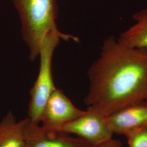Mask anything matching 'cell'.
Returning a JSON list of instances; mask_svg holds the SVG:
<instances>
[{"mask_svg": "<svg viewBox=\"0 0 147 147\" xmlns=\"http://www.w3.org/2000/svg\"><path fill=\"white\" fill-rule=\"evenodd\" d=\"M101 50L88 71L87 110L108 116L147 101V48L128 46L112 36L104 39Z\"/></svg>", "mask_w": 147, "mask_h": 147, "instance_id": "6da1fadb", "label": "cell"}, {"mask_svg": "<svg viewBox=\"0 0 147 147\" xmlns=\"http://www.w3.org/2000/svg\"><path fill=\"white\" fill-rule=\"evenodd\" d=\"M20 18L22 37L28 49L29 59L39 56L41 43L50 31L58 30L57 0H11Z\"/></svg>", "mask_w": 147, "mask_h": 147, "instance_id": "7a4b0ae2", "label": "cell"}, {"mask_svg": "<svg viewBox=\"0 0 147 147\" xmlns=\"http://www.w3.org/2000/svg\"><path fill=\"white\" fill-rule=\"evenodd\" d=\"M73 40L78 42L79 38L67 34L58 30L48 32L44 36L40 47V65L38 75L30 90L31 98L28 108V118L31 122L39 124L43 111L50 95L56 88L53 80L52 61L55 49L60 40Z\"/></svg>", "mask_w": 147, "mask_h": 147, "instance_id": "3957f363", "label": "cell"}, {"mask_svg": "<svg viewBox=\"0 0 147 147\" xmlns=\"http://www.w3.org/2000/svg\"><path fill=\"white\" fill-rule=\"evenodd\" d=\"M106 117L94 111L87 110L84 114L61 127L57 132L74 134L92 146L112 138Z\"/></svg>", "mask_w": 147, "mask_h": 147, "instance_id": "277c9868", "label": "cell"}, {"mask_svg": "<svg viewBox=\"0 0 147 147\" xmlns=\"http://www.w3.org/2000/svg\"><path fill=\"white\" fill-rule=\"evenodd\" d=\"M85 111L75 107L61 89L56 88L43 111L42 127L47 131L57 132L64 125L84 115Z\"/></svg>", "mask_w": 147, "mask_h": 147, "instance_id": "5b68a950", "label": "cell"}, {"mask_svg": "<svg viewBox=\"0 0 147 147\" xmlns=\"http://www.w3.org/2000/svg\"><path fill=\"white\" fill-rule=\"evenodd\" d=\"M111 131L127 137L147 126V101L127 106L106 117Z\"/></svg>", "mask_w": 147, "mask_h": 147, "instance_id": "8992f818", "label": "cell"}, {"mask_svg": "<svg viewBox=\"0 0 147 147\" xmlns=\"http://www.w3.org/2000/svg\"><path fill=\"white\" fill-rule=\"evenodd\" d=\"M25 136V147H93L79 137L60 132L46 131L39 124L33 123L28 118Z\"/></svg>", "mask_w": 147, "mask_h": 147, "instance_id": "52a82bcc", "label": "cell"}, {"mask_svg": "<svg viewBox=\"0 0 147 147\" xmlns=\"http://www.w3.org/2000/svg\"><path fill=\"white\" fill-rule=\"evenodd\" d=\"M28 118L18 121L11 111L0 121V147H25Z\"/></svg>", "mask_w": 147, "mask_h": 147, "instance_id": "ba28073f", "label": "cell"}, {"mask_svg": "<svg viewBox=\"0 0 147 147\" xmlns=\"http://www.w3.org/2000/svg\"><path fill=\"white\" fill-rule=\"evenodd\" d=\"M134 24L118 37L121 42L131 47L147 48V8L132 16Z\"/></svg>", "mask_w": 147, "mask_h": 147, "instance_id": "9c48e42d", "label": "cell"}, {"mask_svg": "<svg viewBox=\"0 0 147 147\" xmlns=\"http://www.w3.org/2000/svg\"><path fill=\"white\" fill-rule=\"evenodd\" d=\"M129 147H147V126L126 137Z\"/></svg>", "mask_w": 147, "mask_h": 147, "instance_id": "30bf717a", "label": "cell"}, {"mask_svg": "<svg viewBox=\"0 0 147 147\" xmlns=\"http://www.w3.org/2000/svg\"><path fill=\"white\" fill-rule=\"evenodd\" d=\"M93 147H123V146L119 140H115L112 138L98 145L93 146Z\"/></svg>", "mask_w": 147, "mask_h": 147, "instance_id": "8fae6325", "label": "cell"}]
</instances>
